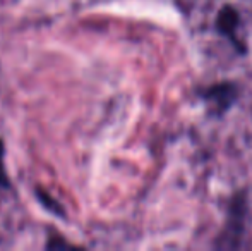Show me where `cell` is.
I'll return each instance as SVG.
<instances>
[{
    "label": "cell",
    "mask_w": 252,
    "mask_h": 251,
    "mask_svg": "<svg viewBox=\"0 0 252 251\" xmlns=\"http://www.w3.org/2000/svg\"><path fill=\"white\" fill-rule=\"evenodd\" d=\"M247 215H249V203H247L246 191H239L232 196L226 210V220L223 231L216 239V248L220 250H235L244 243V236L247 231Z\"/></svg>",
    "instance_id": "obj_1"
},
{
    "label": "cell",
    "mask_w": 252,
    "mask_h": 251,
    "mask_svg": "<svg viewBox=\"0 0 252 251\" xmlns=\"http://www.w3.org/2000/svg\"><path fill=\"white\" fill-rule=\"evenodd\" d=\"M240 97V88L232 81H221V83L209 84L199 91V98L208 110L215 115H223L237 104Z\"/></svg>",
    "instance_id": "obj_2"
},
{
    "label": "cell",
    "mask_w": 252,
    "mask_h": 251,
    "mask_svg": "<svg viewBox=\"0 0 252 251\" xmlns=\"http://www.w3.org/2000/svg\"><path fill=\"white\" fill-rule=\"evenodd\" d=\"M38 198H40V201L45 205V207L50 208V212H53V214H59V215H63L62 207H60L59 203H55V201L50 200V194H48L47 191H38Z\"/></svg>",
    "instance_id": "obj_4"
},
{
    "label": "cell",
    "mask_w": 252,
    "mask_h": 251,
    "mask_svg": "<svg viewBox=\"0 0 252 251\" xmlns=\"http://www.w3.org/2000/svg\"><path fill=\"white\" fill-rule=\"evenodd\" d=\"M0 186H9V178L5 172V164H3V141L0 140Z\"/></svg>",
    "instance_id": "obj_5"
},
{
    "label": "cell",
    "mask_w": 252,
    "mask_h": 251,
    "mask_svg": "<svg viewBox=\"0 0 252 251\" xmlns=\"http://www.w3.org/2000/svg\"><path fill=\"white\" fill-rule=\"evenodd\" d=\"M215 26H216L218 35L226 38V40L237 48V52H240V54L246 52V47H244L239 38H237V30H239V26H240V12L235 7L228 5V3L223 5L221 9L218 10V14H216Z\"/></svg>",
    "instance_id": "obj_3"
}]
</instances>
